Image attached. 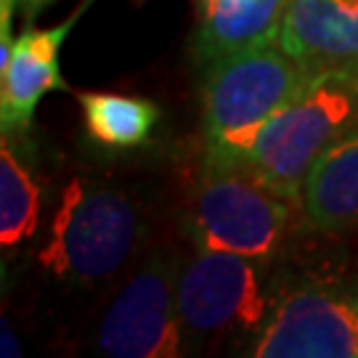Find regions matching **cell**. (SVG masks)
<instances>
[{
	"label": "cell",
	"instance_id": "cell-14",
	"mask_svg": "<svg viewBox=\"0 0 358 358\" xmlns=\"http://www.w3.org/2000/svg\"><path fill=\"white\" fill-rule=\"evenodd\" d=\"M356 287H358V271H356Z\"/></svg>",
	"mask_w": 358,
	"mask_h": 358
},
{
	"label": "cell",
	"instance_id": "cell-11",
	"mask_svg": "<svg viewBox=\"0 0 358 358\" xmlns=\"http://www.w3.org/2000/svg\"><path fill=\"white\" fill-rule=\"evenodd\" d=\"M300 213L310 229H358V122L321 154L303 180Z\"/></svg>",
	"mask_w": 358,
	"mask_h": 358
},
{
	"label": "cell",
	"instance_id": "cell-13",
	"mask_svg": "<svg viewBox=\"0 0 358 358\" xmlns=\"http://www.w3.org/2000/svg\"><path fill=\"white\" fill-rule=\"evenodd\" d=\"M83 120L93 141L109 149H133L149 141L159 109L149 99L125 93H77Z\"/></svg>",
	"mask_w": 358,
	"mask_h": 358
},
{
	"label": "cell",
	"instance_id": "cell-1",
	"mask_svg": "<svg viewBox=\"0 0 358 358\" xmlns=\"http://www.w3.org/2000/svg\"><path fill=\"white\" fill-rule=\"evenodd\" d=\"M308 72L310 66L284 51L282 43L207 66L202 72V162L244 167L260 130L289 101Z\"/></svg>",
	"mask_w": 358,
	"mask_h": 358
},
{
	"label": "cell",
	"instance_id": "cell-7",
	"mask_svg": "<svg viewBox=\"0 0 358 358\" xmlns=\"http://www.w3.org/2000/svg\"><path fill=\"white\" fill-rule=\"evenodd\" d=\"M180 263L167 252L149 260L115 294L103 313L96 348L112 358H178L186 329L178 310Z\"/></svg>",
	"mask_w": 358,
	"mask_h": 358
},
{
	"label": "cell",
	"instance_id": "cell-4",
	"mask_svg": "<svg viewBox=\"0 0 358 358\" xmlns=\"http://www.w3.org/2000/svg\"><path fill=\"white\" fill-rule=\"evenodd\" d=\"M292 207L297 202L271 189L247 167L202 162L183 226L194 247L268 263L284 242Z\"/></svg>",
	"mask_w": 358,
	"mask_h": 358
},
{
	"label": "cell",
	"instance_id": "cell-9",
	"mask_svg": "<svg viewBox=\"0 0 358 358\" xmlns=\"http://www.w3.org/2000/svg\"><path fill=\"white\" fill-rule=\"evenodd\" d=\"M284 51L306 66H358V0H289Z\"/></svg>",
	"mask_w": 358,
	"mask_h": 358
},
{
	"label": "cell",
	"instance_id": "cell-3",
	"mask_svg": "<svg viewBox=\"0 0 358 358\" xmlns=\"http://www.w3.org/2000/svg\"><path fill=\"white\" fill-rule=\"evenodd\" d=\"M141 234L143 220L128 194L72 178L62 189L38 263L62 282H103L133 257Z\"/></svg>",
	"mask_w": 358,
	"mask_h": 358
},
{
	"label": "cell",
	"instance_id": "cell-12",
	"mask_svg": "<svg viewBox=\"0 0 358 358\" xmlns=\"http://www.w3.org/2000/svg\"><path fill=\"white\" fill-rule=\"evenodd\" d=\"M38 176L32 170L29 149L22 143V133H3L0 141V247L19 250L24 247L40 223Z\"/></svg>",
	"mask_w": 358,
	"mask_h": 358
},
{
	"label": "cell",
	"instance_id": "cell-6",
	"mask_svg": "<svg viewBox=\"0 0 358 358\" xmlns=\"http://www.w3.org/2000/svg\"><path fill=\"white\" fill-rule=\"evenodd\" d=\"M271 300L266 263L255 257L194 247L178 271V310L189 340L257 332Z\"/></svg>",
	"mask_w": 358,
	"mask_h": 358
},
{
	"label": "cell",
	"instance_id": "cell-10",
	"mask_svg": "<svg viewBox=\"0 0 358 358\" xmlns=\"http://www.w3.org/2000/svg\"><path fill=\"white\" fill-rule=\"evenodd\" d=\"M289 0H202L194 53L205 72L229 56L279 43Z\"/></svg>",
	"mask_w": 358,
	"mask_h": 358
},
{
	"label": "cell",
	"instance_id": "cell-5",
	"mask_svg": "<svg viewBox=\"0 0 358 358\" xmlns=\"http://www.w3.org/2000/svg\"><path fill=\"white\" fill-rule=\"evenodd\" d=\"M250 356L358 358V287L306 279L276 294Z\"/></svg>",
	"mask_w": 358,
	"mask_h": 358
},
{
	"label": "cell",
	"instance_id": "cell-8",
	"mask_svg": "<svg viewBox=\"0 0 358 358\" xmlns=\"http://www.w3.org/2000/svg\"><path fill=\"white\" fill-rule=\"evenodd\" d=\"M93 0H83L64 22L48 29L32 27L13 40L11 62L0 69V125L3 133H24L38 112L40 101L53 90H69L62 75V48L69 29Z\"/></svg>",
	"mask_w": 358,
	"mask_h": 358
},
{
	"label": "cell",
	"instance_id": "cell-2",
	"mask_svg": "<svg viewBox=\"0 0 358 358\" xmlns=\"http://www.w3.org/2000/svg\"><path fill=\"white\" fill-rule=\"evenodd\" d=\"M358 122V66H316L260 130L244 167L300 207L303 180Z\"/></svg>",
	"mask_w": 358,
	"mask_h": 358
}]
</instances>
